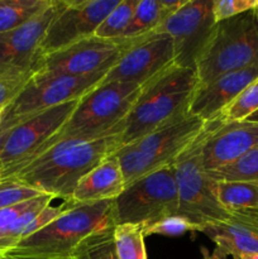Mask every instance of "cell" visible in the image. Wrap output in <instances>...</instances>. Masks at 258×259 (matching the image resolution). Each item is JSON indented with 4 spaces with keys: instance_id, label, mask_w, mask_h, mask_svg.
Masks as SVG:
<instances>
[{
    "instance_id": "obj_1",
    "label": "cell",
    "mask_w": 258,
    "mask_h": 259,
    "mask_svg": "<svg viewBox=\"0 0 258 259\" xmlns=\"http://www.w3.org/2000/svg\"><path fill=\"white\" fill-rule=\"evenodd\" d=\"M121 134L53 144L3 182H15L53 199L70 201L80 180L121 148Z\"/></svg>"
},
{
    "instance_id": "obj_2",
    "label": "cell",
    "mask_w": 258,
    "mask_h": 259,
    "mask_svg": "<svg viewBox=\"0 0 258 259\" xmlns=\"http://www.w3.org/2000/svg\"><path fill=\"white\" fill-rule=\"evenodd\" d=\"M197 88L196 70L177 65L142 85L138 99L125 119L121 144L134 143L164 124L189 114Z\"/></svg>"
},
{
    "instance_id": "obj_3",
    "label": "cell",
    "mask_w": 258,
    "mask_h": 259,
    "mask_svg": "<svg viewBox=\"0 0 258 259\" xmlns=\"http://www.w3.org/2000/svg\"><path fill=\"white\" fill-rule=\"evenodd\" d=\"M113 200L73 204L38 232L18 242L4 254L10 259H71L76 248L98 230L111 227ZM3 258V257H2Z\"/></svg>"
},
{
    "instance_id": "obj_4",
    "label": "cell",
    "mask_w": 258,
    "mask_h": 259,
    "mask_svg": "<svg viewBox=\"0 0 258 259\" xmlns=\"http://www.w3.org/2000/svg\"><path fill=\"white\" fill-rule=\"evenodd\" d=\"M141 88L136 83L103 81L78 100L68 120L42 153L48 147L63 141H90L124 132L125 119L138 99Z\"/></svg>"
},
{
    "instance_id": "obj_5",
    "label": "cell",
    "mask_w": 258,
    "mask_h": 259,
    "mask_svg": "<svg viewBox=\"0 0 258 259\" xmlns=\"http://www.w3.org/2000/svg\"><path fill=\"white\" fill-rule=\"evenodd\" d=\"M206 121L191 113L164 124L134 143L123 146L114 157L126 185L175 163L180 154L201 134Z\"/></svg>"
},
{
    "instance_id": "obj_6",
    "label": "cell",
    "mask_w": 258,
    "mask_h": 259,
    "mask_svg": "<svg viewBox=\"0 0 258 259\" xmlns=\"http://www.w3.org/2000/svg\"><path fill=\"white\" fill-rule=\"evenodd\" d=\"M209 131H204L175 161V179L179 194V212L201 232L205 227L219 224L232 217L218 199V182L210 176L202 163V144Z\"/></svg>"
},
{
    "instance_id": "obj_7",
    "label": "cell",
    "mask_w": 258,
    "mask_h": 259,
    "mask_svg": "<svg viewBox=\"0 0 258 259\" xmlns=\"http://www.w3.org/2000/svg\"><path fill=\"white\" fill-rule=\"evenodd\" d=\"M258 61V15L250 9L215 24L196 61L199 86Z\"/></svg>"
},
{
    "instance_id": "obj_8",
    "label": "cell",
    "mask_w": 258,
    "mask_h": 259,
    "mask_svg": "<svg viewBox=\"0 0 258 259\" xmlns=\"http://www.w3.org/2000/svg\"><path fill=\"white\" fill-rule=\"evenodd\" d=\"M114 224L146 228L179 212V194L174 164L126 185L113 200Z\"/></svg>"
},
{
    "instance_id": "obj_9",
    "label": "cell",
    "mask_w": 258,
    "mask_h": 259,
    "mask_svg": "<svg viewBox=\"0 0 258 259\" xmlns=\"http://www.w3.org/2000/svg\"><path fill=\"white\" fill-rule=\"evenodd\" d=\"M106 73L99 72L88 76L34 73L17 98L3 110L0 131H9L55 106L80 100L103 82Z\"/></svg>"
},
{
    "instance_id": "obj_10",
    "label": "cell",
    "mask_w": 258,
    "mask_h": 259,
    "mask_svg": "<svg viewBox=\"0 0 258 259\" xmlns=\"http://www.w3.org/2000/svg\"><path fill=\"white\" fill-rule=\"evenodd\" d=\"M78 100L42 111L10 129L0 153L3 181L42 153L48 142L65 125Z\"/></svg>"
},
{
    "instance_id": "obj_11",
    "label": "cell",
    "mask_w": 258,
    "mask_h": 259,
    "mask_svg": "<svg viewBox=\"0 0 258 259\" xmlns=\"http://www.w3.org/2000/svg\"><path fill=\"white\" fill-rule=\"evenodd\" d=\"M139 38V37H138ZM138 38L90 37L38 60L34 73L88 76L109 72Z\"/></svg>"
},
{
    "instance_id": "obj_12",
    "label": "cell",
    "mask_w": 258,
    "mask_h": 259,
    "mask_svg": "<svg viewBox=\"0 0 258 259\" xmlns=\"http://www.w3.org/2000/svg\"><path fill=\"white\" fill-rule=\"evenodd\" d=\"M63 4L65 0H51L27 23L0 33V78L34 75L43 38Z\"/></svg>"
},
{
    "instance_id": "obj_13",
    "label": "cell",
    "mask_w": 258,
    "mask_h": 259,
    "mask_svg": "<svg viewBox=\"0 0 258 259\" xmlns=\"http://www.w3.org/2000/svg\"><path fill=\"white\" fill-rule=\"evenodd\" d=\"M212 0H185L154 33H166L175 47V65L196 70V61L215 27Z\"/></svg>"
},
{
    "instance_id": "obj_14",
    "label": "cell",
    "mask_w": 258,
    "mask_h": 259,
    "mask_svg": "<svg viewBox=\"0 0 258 259\" xmlns=\"http://www.w3.org/2000/svg\"><path fill=\"white\" fill-rule=\"evenodd\" d=\"M120 0H65L46 32L40 57L94 37L99 25Z\"/></svg>"
},
{
    "instance_id": "obj_15",
    "label": "cell",
    "mask_w": 258,
    "mask_h": 259,
    "mask_svg": "<svg viewBox=\"0 0 258 259\" xmlns=\"http://www.w3.org/2000/svg\"><path fill=\"white\" fill-rule=\"evenodd\" d=\"M172 65H175L172 38L166 33H149L133 43L103 81L142 86Z\"/></svg>"
},
{
    "instance_id": "obj_16",
    "label": "cell",
    "mask_w": 258,
    "mask_h": 259,
    "mask_svg": "<svg viewBox=\"0 0 258 259\" xmlns=\"http://www.w3.org/2000/svg\"><path fill=\"white\" fill-rule=\"evenodd\" d=\"M258 144V123L224 120L218 115L209 120L202 144V163L209 174L224 168Z\"/></svg>"
},
{
    "instance_id": "obj_17",
    "label": "cell",
    "mask_w": 258,
    "mask_h": 259,
    "mask_svg": "<svg viewBox=\"0 0 258 259\" xmlns=\"http://www.w3.org/2000/svg\"><path fill=\"white\" fill-rule=\"evenodd\" d=\"M255 80H258V61L247 67L223 73L197 88L190 113L204 121L211 120Z\"/></svg>"
},
{
    "instance_id": "obj_18",
    "label": "cell",
    "mask_w": 258,
    "mask_h": 259,
    "mask_svg": "<svg viewBox=\"0 0 258 259\" xmlns=\"http://www.w3.org/2000/svg\"><path fill=\"white\" fill-rule=\"evenodd\" d=\"M200 233L215 243L214 252L220 259L258 254V215L252 210L233 212L228 220L205 227Z\"/></svg>"
},
{
    "instance_id": "obj_19",
    "label": "cell",
    "mask_w": 258,
    "mask_h": 259,
    "mask_svg": "<svg viewBox=\"0 0 258 259\" xmlns=\"http://www.w3.org/2000/svg\"><path fill=\"white\" fill-rule=\"evenodd\" d=\"M124 189L123 172L113 154L80 180L70 201L73 204H94L114 200Z\"/></svg>"
},
{
    "instance_id": "obj_20",
    "label": "cell",
    "mask_w": 258,
    "mask_h": 259,
    "mask_svg": "<svg viewBox=\"0 0 258 259\" xmlns=\"http://www.w3.org/2000/svg\"><path fill=\"white\" fill-rule=\"evenodd\" d=\"M185 0H139L123 38H138L154 33Z\"/></svg>"
},
{
    "instance_id": "obj_21",
    "label": "cell",
    "mask_w": 258,
    "mask_h": 259,
    "mask_svg": "<svg viewBox=\"0 0 258 259\" xmlns=\"http://www.w3.org/2000/svg\"><path fill=\"white\" fill-rule=\"evenodd\" d=\"M218 199L229 212L258 210V181H217Z\"/></svg>"
},
{
    "instance_id": "obj_22",
    "label": "cell",
    "mask_w": 258,
    "mask_h": 259,
    "mask_svg": "<svg viewBox=\"0 0 258 259\" xmlns=\"http://www.w3.org/2000/svg\"><path fill=\"white\" fill-rule=\"evenodd\" d=\"M51 0H0V33L10 32L32 19Z\"/></svg>"
},
{
    "instance_id": "obj_23",
    "label": "cell",
    "mask_w": 258,
    "mask_h": 259,
    "mask_svg": "<svg viewBox=\"0 0 258 259\" xmlns=\"http://www.w3.org/2000/svg\"><path fill=\"white\" fill-rule=\"evenodd\" d=\"M142 227L119 224L114 227V245L119 259H148Z\"/></svg>"
},
{
    "instance_id": "obj_24",
    "label": "cell",
    "mask_w": 258,
    "mask_h": 259,
    "mask_svg": "<svg viewBox=\"0 0 258 259\" xmlns=\"http://www.w3.org/2000/svg\"><path fill=\"white\" fill-rule=\"evenodd\" d=\"M114 227L104 228L86 238L71 259H119L114 245Z\"/></svg>"
},
{
    "instance_id": "obj_25",
    "label": "cell",
    "mask_w": 258,
    "mask_h": 259,
    "mask_svg": "<svg viewBox=\"0 0 258 259\" xmlns=\"http://www.w3.org/2000/svg\"><path fill=\"white\" fill-rule=\"evenodd\" d=\"M139 0H120L119 4L106 15L99 25L95 37L104 39H119L123 38L129 27Z\"/></svg>"
},
{
    "instance_id": "obj_26",
    "label": "cell",
    "mask_w": 258,
    "mask_h": 259,
    "mask_svg": "<svg viewBox=\"0 0 258 259\" xmlns=\"http://www.w3.org/2000/svg\"><path fill=\"white\" fill-rule=\"evenodd\" d=\"M215 181H258V144L224 168L211 172Z\"/></svg>"
},
{
    "instance_id": "obj_27",
    "label": "cell",
    "mask_w": 258,
    "mask_h": 259,
    "mask_svg": "<svg viewBox=\"0 0 258 259\" xmlns=\"http://www.w3.org/2000/svg\"><path fill=\"white\" fill-rule=\"evenodd\" d=\"M258 110V80L250 83L220 113L224 120H245Z\"/></svg>"
},
{
    "instance_id": "obj_28",
    "label": "cell",
    "mask_w": 258,
    "mask_h": 259,
    "mask_svg": "<svg viewBox=\"0 0 258 259\" xmlns=\"http://www.w3.org/2000/svg\"><path fill=\"white\" fill-rule=\"evenodd\" d=\"M143 229L144 237L148 235H164V237H179L187 232H199L196 227L192 223L180 215L164 218L154 224L148 225Z\"/></svg>"
},
{
    "instance_id": "obj_29",
    "label": "cell",
    "mask_w": 258,
    "mask_h": 259,
    "mask_svg": "<svg viewBox=\"0 0 258 259\" xmlns=\"http://www.w3.org/2000/svg\"><path fill=\"white\" fill-rule=\"evenodd\" d=\"M43 196L45 195H40V196L34 197L32 200H28V201L20 202V204L13 205V206L0 210V257L3 255V250H4L5 238L9 234L12 225L14 224L15 220L22 217L28 210L34 207L43 199Z\"/></svg>"
},
{
    "instance_id": "obj_30",
    "label": "cell",
    "mask_w": 258,
    "mask_h": 259,
    "mask_svg": "<svg viewBox=\"0 0 258 259\" xmlns=\"http://www.w3.org/2000/svg\"><path fill=\"white\" fill-rule=\"evenodd\" d=\"M40 195L45 194H40L30 187L15 184V182H3L0 186V210L28 201V200H32Z\"/></svg>"
},
{
    "instance_id": "obj_31",
    "label": "cell",
    "mask_w": 258,
    "mask_h": 259,
    "mask_svg": "<svg viewBox=\"0 0 258 259\" xmlns=\"http://www.w3.org/2000/svg\"><path fill=\"white\" fill-rule=\"evenodd\" d=\"M258 0H212L215 23L230 19L253 9Z\"/></svg>"
},
{
    "instance_id": "obj_32",
    "label": "cell",
    "mask_w": 258,
    "mask_h": 259,
    "mask_svg": "<svg viewBox=\"0 0 258 259\" xmlns=\"http://www.w3.org/2000/svg\"><path fill=\"white\" fill-rule=\"evenodd\" d=\"M33 75L14 76V77L0 78V110H4L18 94L23 90L25 83L30 80Z\"/></svg>"
},
{
    "instance_id": "obj_33",
    "label": "cell",
    "mask_w": 258,
    "mask_h": 259,
    "mask_svg": "<svg viewBox=\"0 0 258 259\" xmlns=\"http://www.w3.org/2000/svg\"><path fill=\"white\" fill-rule=\"evenodd\" d=\"M201 254H202V259H220L217 253L215 252L210 253L205 247H201Z\"/></svg>"
},
{
    "instance_id": "obj_34",
    "label": "cell",
    "mask_w": 258,
    "mask_h": 259,
    "mask_svg": "<svg viewBox=\"0 0 258 259\" xmlns=\"http://www.w3.org/2000/svg\"><path fill=\"white\" fill-rule=\"evenodd\" d=\"M9 132H10V129L9 131H0V153H2L3 147H4V143H5V141H7Z\"/></svg>"
},
{
    "instance_id": "obj_35",
    "label": "cell",
    "mask_w": 258,
    "mask_h": 259,
    "mask_svg": "<svg viewBox=\"0 0 258 259\" xmlns=\"http://www.w3.org/2000/svg\"><path fill=\"white\" fill-rule=\"evenodd\" d=\"M245 120L253 121V123H258V110L255 111V113H253L250 116H248V118L245 119Z\"/></svg>"
},
{
    "instance_id": "obj_36",
    "label": "cell",
    "mask_w": 258,
    "mask_h": 259,
    "mask_svg": "<svg viewBox=\"0 0 258 259\" xmlns=\"http://www.w3.org/2000/svg\"><path fill=\"white\" fill-rule=\"evenodd\" d=\"M235 259H258V254H249V255H242Z\"/></svg>"
},
{
    "instance_id": "obj_37",
    "label": "cell",
    "mask_w": 258,
    "mask_h": 259,
    "mask_svg": "<svg viewBox=\"0 0 258 259\" xmlns=\"http://www.w3.org/2000/svg\"><path fill=\"white\" fill-rule=\"evenodd\" d=\"M253 10H254V13H255V14L258 15V2H257V4H255V7L253 8Z\"/></svg>"
},
{
    "instance_id": "obj_38",
    "label": "cell",
    "mask_w": 258,
    "mask_h": 259,
    "mask_svg": "<svg viewBox=\"0 0 258 259\" xmlns=\"http://www.w3.org/2000/svg\"><path fill=\"white\" fill-rule=\"evenodd\" d=\"M3 184V174H2V169H0V186Z\"/></svg>"
},
{
    "instance_id": "obj_39",
    "label": "cell",
    "mask_w": 258,
    "mask_h": 259,
    "mask_svg": "<svg viewBox=\"0 0 258 259\" xmlns=\"http://www.w3.org/2000/svg\"><path fill=\"white\" fill-rule=\"evenodd\" d=\"M2 116H3V110H0V124H2Z\"/></svg>"
},
{
    "instance_id": "obj_40",
    "label": "cell",
    "mask_w": 258,
    "mask_h": 259,
    "mask_svg": "<svg viewBox=\"0 0 258 259\" xmlns=\"http://www.w3.org/2000/svg\"><path fill=\"white\" fill-rule=\"evenodd\" d=\"M247 211H248V210H247ZM252 211H253V212H255V214L258 215V210H252Z\"/></svg>"
},
{
    "instance_id": "obj_41",
    "label": "cell",
    "mask_w": 258,
    "mask_h": 259,
    "mask_svg": "<svg viewBox=\"0 0 258 259\" xmlns=\"http://www.w3.org/2000/svg\"><path fill=\"white\" fill-rule=\"evenodd\" d=\"M0 259H10V258H5V257H3V258H0Z\"/></svg>"
}]
</instances>
